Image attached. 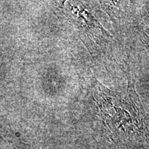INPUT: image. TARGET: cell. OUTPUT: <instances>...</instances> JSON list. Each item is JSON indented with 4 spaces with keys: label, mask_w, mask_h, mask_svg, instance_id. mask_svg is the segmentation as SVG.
Masks as SVG:
<instances>
[]
</instances>
